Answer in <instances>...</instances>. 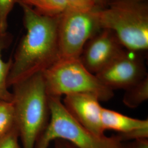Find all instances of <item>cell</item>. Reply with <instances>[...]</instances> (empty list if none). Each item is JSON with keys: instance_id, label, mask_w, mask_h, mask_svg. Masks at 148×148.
<instances>
[{"instance_id": "cell-1", "label": "cell", "mask_w": 148, "mask_h": 148, "mask_svg": "<svg viewBox=\"0 0 148 148\" xmlns=\"http://www.w3.org/2000/svg\"><path fill=\"white\" fill-rule=\"evenodd\" d=\"M23 11L25 34L16 50L8 78V86L42 73L60 59L58 37L59 16L40 14L18 3Z\"/></svg>"}, {"instance_id": "cell-2", "label": "cell", "mask_w": 148, "mask_h": 148, "mask_svg": "<svg viewBox=\"0 0 148 148\" xmlns=\"http://www.w3.org/2000/svg\"><path fill=\"white\" fill-rule=\"evenodd\" d=\"M12 100L14 121L23 148H34L47 126L50 110L42 73L13 85Z\"/></svg>"}, {"instance_id": "cell-3", "label": "cell", "mask_w": 148, "mask_h": 148, "mask_svg": "<svg viewBox=\"0 0 148 148\" xmlns=\"http://www.w3.org/2000/svg\"><path fill=\"white\" fill-rule=\"evenodd\" d=\"M102 29L110 30L122 47L132 52L148 48V6L145 0H117L97 9Z\"/></svg>"}, {"instance_id": "cell-4", "label": "cell", "mask_w": 148, "mask_h": 148, "mask_svg": "<svg viewBox=\"0 0 148 148\" xmlns=\"http://www.w3.org/2000/svg\"><path fill=\"white\" fill-rule=\"evenodd\" d=\"M49 120L34 148H48L57 139L67 141L77 148H123L117 135L99 137L85 128L65 109L60 98L49 97Z\"/></svg>"}, {"instance_id": "cell-5", "label": "cell", "mask_w": 148, "mask_h": 148, "mask_svg": "<svg viewBox=\"0 0 148 148\" xmlns=\"http://www.w3.org/2000/svg\"><path fill=\"white\" fill-rule=\"evenodd\" d=\"M42 75L49 97L90 93L107 101L114 96L113 90L86 69L79 58L59 59Z\"/></svg>"}, {"instance_id": "cell-6", "label": "cell", "mask_w": 148, "mask_h": 148, "mask_svg": "<svg viewBox=\"0 0 148 148\" xmlns=\"http://www.w3.org/2000/svg\"><path fill=\"white\" fill-rule=\"evenodd\" d=\"M67 8L59 16L58 37L60 59H79L85 45L101 27L96 11Z\"/></svg>"}, {"instance_id": "cell-7", "label": "cell", "mask_w": 148, "mask_h": 148, "mask_svg": "<svg viewBox=\"0 0 148 148\" xmlns=\"http://www.w3.org/2000/svg\"><path fill=\"white\" fill-rule=\"evenodd\" d=\"M134 53L124 50L95 76L112 90L136 84L148 75L143 62Z\"/></svg>"}, {"instance_id": "cell-8", "label": "cell", "mask_w": 148, "mask_h": 148, "mask_svg": "<svg viewBox=\"0 0 148 148\" xmlns=\"http://www.w3.org/2000/svg\"><path fill=\"white\" fill-rule=\"evenodd\" d=\"M103 30L85 45L79 58L85 68L95 75L124 51L112 32Z\"/></svg>"}, {"instance_id": "cell-9", "label": "cell", "mask_w": 148, "mask_h": 148, "mask_svg": "<svg viewBox=\"0 0 148 148\" xmlns=\"http://www.w3.org/2000/svg\"><path fill=\"white\" fill-rule=\"evenodd\" d=\"M96 95L90 93H75L65 95L64 107L74 119L99 137L106 136L101 122L103 107Z\"/></svg>"}, {"instance_id": "cell-10", "label": "cell", "mask_w": 148, "mask_h": 148, "mask_svg": "<svg viewBox=\"0 0 148 148\" xmlns=\"http://www.w3.org/2000/svg\"><path fill=\"white\" fill-rule=\"evenodd\" d=\"M101 122L104 131H115L122 136L148 129V120L134 119L104 108L101 111Z\"/></svg>"}, {"instance_id": "cell-11", "label": "cell", "mask_w": 148, "mask_h": 148, "mask_svg": "<svg viewBox=\"0 0 148 148\" xmlns=\"http://www.w3.org/2000/svg\"><path fill=\"white\" fill-rule=\"evenodd\" d=\"M13 37L8 32L0 33V100L11 101L12 93L9 90L8 78L12 63V59L5 62L2 59L3 51L11 45Z\"/></svg>"}, {"instance_id": "cell-12", "label": "cell", "mask_w": 148, "mask_h": 148, "mask_svg": "<svg viewBox=\"0 0 148 148\" xmlns=\"http://www.w3.org/2000/svg\"><path fill=\"white\" fill-rule=\"evenodd\" d=\"M44 16H57L68 8L66 0H19Z\"/></svg>"}, {"instance_id": "cell-13", "label": "cell", "mask_w": 148, "mask_h": 148, "mask_svg": "<svg viewBox=\"0 0 148 148\" xmlns=\"http://www.w3.org/2000/svg\"><path fill=\"white\" fill-rule=\"evenodd\" d=\"M148 99V76L125 90L123 103L127 107L136 108Z\"/></svg>"}, {"instance_id": "cell-14", "label": "cell", "mask_w": 148, "mask_h": 148, "mask_svg": "<svg viewBox=\"0 0 148 148\" xmlns=\"http://www.w3.org/2000/svg\"><path fill=\"white\" fill-rule=\"evenodd\" d=\"M15 125L14 110L11 101L0 100V137Z\"/></svg>"}, {"instance_id": "cell-15", "label": "cell", "mask_w": 148, "mask_h": 148, "mask_svg": "<svg viewBox=\"0 0 148 148\" xmlns=\"http://www.w3.org/2000/svg\"><path fill=\"white\" fill-rule=\"evenodd\" d=\"M19 0H0V33L7 32L8 17Z\"/></svg>"}, {"instance_id": "cell-16", "label": "cell", "mask_w": 148, "mask_h": 148, "mask_svg": "<svg viewBox=\"0 0 148 148\" xmlns=\"http://www.w3.org/2000/svg\"><path fill=\"white\" fill-rule=\"evenodd\" d=\"M19 134L16 125L0 137V148H23L19 143Z\"/></svg>"}, {"instance_id": "cell-17", "label": "cell", "mask_w": 148, "mask_h": 148, "mask_svg": "<svg viewBox=\"0 0 148 148\" xmlns=\"http://www.w3.org/2000/svg\"><path fill=\"white\" fill-rule=\"evenodd\" d=\"M68 8L81 11H90L97 8L93 0H66Z\"/></svg>"}, {"instance_id": "cell-18", "label": "cell", "mask_w": 148, "mask_h": 148, "mask_svg": "<svg viewBox=\"0 0 148 148\" xmlns=\"http://www.w3.org/2000/svg\"><path fill=\"white\" fill-rule=\"evenodd\" d=\"M123 148H148V138L134 140L127 146L123 145Z\"/></svg>"}, {"instance_id": "cell-19", "label": "cell", "mask_w": 148, "mask_h": 148, "mask_svg": "<svg viewBox=\"0 0 148 148\" xmlns=\"http://www.w3.org/2000/svg\"><path fill=\"white\" fill-rule=\"evenodd\" d=\"M54 148H77L73 144L67 141L57 139L55 140V146Z\"/></svg>"}, {"instance_id": "cell-20", "label": "cell", "mask_w": 148, "mask_h": 148, "mask_svg": "<svg viewBox=\"0 0 148 148\" xmlns=\"http://www.w3.org/2000/svg\"><path fill=\"white\" fill-rule=\"evenodd\" d=\"M95 3V5L97 6V7L98 6H104L106 5V3L109 1V0H93Z\"/></svg>"}]
</instances>
